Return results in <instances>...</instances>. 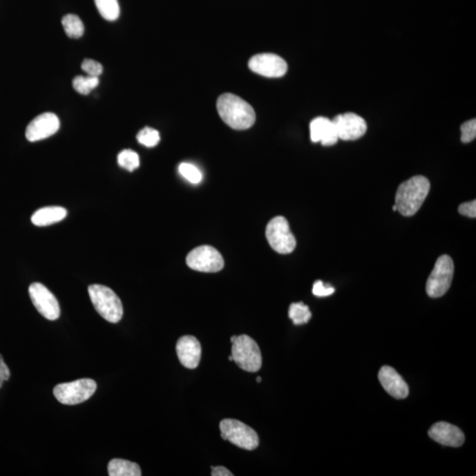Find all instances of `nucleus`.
<instances>
[{
	"mask_svg": "<svg viewBox=\"0 0 476 476\" xmlns=\"http://www.w3.org/2000/svg\"><path fill=\"white\" fill-rule=\"evenodd\" d=\"M429 436L441 445L450 447H461L465 441L461 429L446 421L434 424L429 430Z\"/></svg>",
	"mask_w": 476,
	"mask_h": 476,
	"instance_id": "nucleus-15",
	"label": "nucleus"
},
{
	"mask_svg": "<svg viewBox=\"0 0 476 476\" xmlns=\"http://www.w3.org/2000/svg\"><path fill=\"white\" fill-rule=\"evenodd\" d=\"M95 3L105 20L114 21L120 17V8L117 0H95Z\"/></svg>",
	"mask_w": 476,
	"mask_h": 476,
	"instance_id": "nucleus-21",
	"label": "nucleus"
},
{
	"mask_svg": "<svg viewBox=\"0 0 476 476\" xmlns=\"http://www.w3.org/2000/svg\"><path fill=\"white\" fill-rule=\"evenodd\" d=\"M82 69L88 76H93V77H99L104 71L103 66L93 59H85L82 63Z\"/></svg>",
	"mask_w": 476,
	"mask_h": 476,
	"instance_id": "nucleus-28",
	"label": "nucleus"
},
{
	"mask_svg": "<svg viewBox=\"0 0 476 476\" xmlns=\"http://www.w3.org/2000/svg\"><path fill=\"white\" fill-rule=\"evenodd\" d=\"M249 67L252 72L267 78L283 77L287 71L285 60L272 53L258 54L252 57L249 61Z\"/></svg>",
	"mask_w": 476,
	"mask_h": 476,
	"instance_id": "nucleus-11",
	"label": "nucleus"
},
{
	"mask_svg": "<svg viewBox=\"0 0 476 476\" xmlns=\"http://www.w3.org/2000/svg\"><path fill=\"white\" fill-rule=\"evenodd\" d=\"M211 469H212V473H211V475L212 476H233L234 475L232 474L231 471L229 470V469H227L225 468V466H211Z\"/></svg>",
	"mask_w": 476,
	"mask_h": 476,
	"instance_id": "nucleus-32",
	"label": "nucleus"
},
{
	"mask_svg": "<svg viewBox=\"0 0 476 476\" xmlns=\"http://www.w3.org/2000/svg\"><path fill=\"white\" fill-rule=\"evenodd\" d=\"M220 430L222 439L228 440L242 449L252 450L260 445L256 431L240 421L222 420L220 423Z\"/></svg>",
	"mask_w": 476,
	"mask_h": 476,
	"instance_id": "nucleus-5",
	"label": "nucleus"
},
{
	"mask_svg": "<svg viewBox=\"0 0 476 476\" xmlns=\"http://www.w3.org/2000/svg\"><path fill=\"white\" fill-rule=\"evenodd\" d=\"M97 388L95 380L82 379L56 385L53 389V394L60 403L77 405L91 399Z\"/></svg>",
	"mask_w": 476,
	"mask_h": 476,
	"instance_id": "nucleus-6",
	"label": "nucleus"
},
{
	"mask_svg": "<svg viewBox=\"0 0 476 476\" xmlns=\"http://www.w3.org/2000/svg\"><path fill=\"white\" fill-rule=\"evenodd\" d=\"M310 133L312 142H321L323 146H333L339 140L336 128L333 121L327 117L314 118L310 124Z\"/></svg>",
	"mask_w": 476,
	"mask_h": 476,
	"instance_id": "nucleus-17",
	"label": "nucleus"
},
{
	"mask_svg": "<svg viewBox=\"0 0 476 476\" xmlns=\"http://www.w3.org/2000/svg\"><path fill=\"white\" fill-rule=\"evenodd\" d=\"M335 289L334 287L325 285L321 280H317L313 285V295L318 297H324L333 295Z\"/></svg>",
	"mask_w": 476,
	"mask_h": 476,
	"instance_id": "nucleus-29",
	"label": "nucleus"
},
{
	"mask_svg": "<svg viewBox=\"0 0 476 476\" xmlns=\"http://www.w3.org/2000/svg\"><path fill=\"white\" fill-rule=\"evenodd\" d=\"M231 356L236 365L247 372H257L262 366V356L256 341L248 335L238 336L232 343Z\"/></svg>",
	"mask_w": 476,
	"mask_h": 476,
	"instance_id": "nucleus-4",
	"label": "nucleus"
},
{
	"mask_svg": "<svg viewBox=\"0 0 476 476\" xmlns=\"http://www.w3.org/2000/svg\"><path fill=\"white\" fill-rule=\"evenodd\" d=\"M137 140L142 145L146 146V148H154L160 142V134L158 131L150 128V127H145L140 130Z\"/></svg>",
	"mask_w": 476,
	"mask_h": 476,
	"instance_id": "nucleus-26",
	"label": "nucleus"
},
{
	"mask_svg": "<svg viewBox=\"0 0 476 476\" xmlns=\"http://www.w3.org/2000/svg\"><path fill=\"white\" fill-rule=\"evenodd\" d=\"M175 350L178 359L185 368L196 369L199 366L202 350L198 339L191 335L181 337L178 341Z\"/></svg>",
	"mask_w": 476,
	"mask_h": 476,
	"instance_id": "nucleus-14",
	"label": "nucleus"
},
{
	"mask_svg": "<svg viewBox=\"0 0 476 476\" xmlns=\"http://www.w3.org/2000/svg\"><path fill=\"white\" fill-rule=\"evenodd\" d=\"M62 25L66 34L70 38L77 39L84 34V25L81 19L75 15H67L62 19Z\"/></svg>",
	"mask_w": 476,
	"mask_h": 476,
	"instance_id": "nucleus-20",
	"label": "nucleus"
},
{
	"mask_svg": "<svg viewBox=\"0 0 476 476\" xmlns=\"http://www.w3.org/2000/svg\"><path fill=\"white\" fill-rule=\"evenodd\" d=\"M455 274V264L448 255L437 258L435 267L427 280L426 292L432 298H439L448 292Z\"/></svg>",
	"mask_w": 476,
	"mask_h": 476,
	"instance_id": "nucleus-7",
	"label": "nucleus"
},
{
	"mask_svg": "<svg viewBox=\"0 0 476 476\" xmlns=\"http://www.w3.org/2000/svg\"><path fill=\"white\" fill-rule=\"evenodd\" d=\"M379 379L383 388L392 397L401 399L408 397L410 388L402 377L390 366L382 367Z\"/></svg>",
	"mask_w": 476,
	"mask_h": 476,
	"instance_id": "nucleus-16",
	"label": "nucleus"
},
{
	"mask_svg": "<svg viewBox=\"0 0 476 476\" xmlns=\"http://www.w3.org/2000/svg\"><path fill=\"white\" fill-rule=\"evenodd\" d=\"M236 338H238V336H236V335H234V336H232V337L231 338V343H234V341L236 340Z\"/></svg>",
	"mask_w": 476,
	"mask_h": 476,
	"instance_id": "nucleus-33",
	"label": "nucleus"
},
{
	"mask_svg": "<svg viewBox=\"0 0 476 476\" xmlns=\"http://www.w3.org/2000/svg\"><path fill=\"white\" fill-rule=\"evenodd\" d=\"M59 126L60 122L57 115L50 113L41 114L28 124L26 138L30 142L46 140L55 134Z\"/></svg>",
	"mask_w": 476,
	"mask_h": 476,
	"instance_id": "nucleus-13",
	"label": "nucleus"
},
{
	"mask_svg": "<svg viewBox=\"0 0 476 476\" xmlns=\"http://www.w3.org/2000/svg\"><path fill=\"white\" fill-rule=\"evenodd\" d=\"M289 317L296 325L306 324L312 318V312L303 303H295L290 305Z\"/></svg>",
	"mask_w": 476,
	"mask_h": 476,
	"instance_id": "nucleus-22",
	"label": "nucleus"
},
{
	"mask_svg": "<svg viewBox=\"0 0 476 476\" xmlns=\"http://www.w3.org/2000/svg\"><path fill=\"white\" fill-rule=\"evenodd\" d=\"M430 183L423 175H415L399 185L395 195L397 211L404 216H413L423 206L430 193Z\"/></svg>",
	"mask_w": 476,
	"mask_h": 476,
	"instance_id": "nucleus-2",
	"label": "nucleus"
},
{
	"mask_svg": "<svg viewBox=\"0 0 476 476\" xmlns=\"http://www.w3.org/2000/svg\"><path fill=\"white\" fill-rule=\"evenodd\" d=\"M217 110L222 120L235 130L251 128L256 120L254 108L236 95H220L217 101Z\"/></svg>",
	"mask_w": 476,
	"mask_h": 476,
	"instance_id": "nucleus-1",
	"label": "nucleus"
},
{
	"mask_svg": "<svg viewBox=\"0 0 476 476\" xmlns=\"http://www.w3.org/2000/svg\"><path fill=\"white\" fill-rule=\"evenodd\" d=\"M261 380H262V379L260 378V377H257V382L258 383H260Z\"/></svg>",
	"mask_w": 476,
	"mask_h": 476,
	"instance_id": "nucleus-34",
	"label": "nucleus"
},
{
	"mask_svg": "<svg viewBox=\"0 0 476 476\" xmlns=\"http://www.w3.org/2000/svg\"><path fill=\"white\" fill-rule=\"evenodd\" d=\"M117 162L121 168L132 172L140 167V156L133 150H123L117 156Z\"/></svg>",
	"mask_w": 476,
	"mask_h": 476,
	"instance_id": "nucleus-23",
	"label": "nucleus"
},
{
	"mask_svg": "<svg viewBox=\"0 0 476 476\" xmlns=\"http://www.w3.org/2000/svg\"><path fill=\"white\" fill-rule=\"evenodd\" d=\"M397 210H398V209H397V207H396V205H394V207H392V211H394V212H395V211H397Z\"/></svg>",
	"mask_w": 476,
	"mask_h": 476,
	"instance_id": "nucleus-35",
	"label": "nucleus"
},
{
	"mask_svg": "<svg viewBox=\"0 0 476 476\" xmlns=\"http://www.w3.org/2000/svg\"><path fill=\"white\" fill-rule=\"evenodd\" d=\"M32 303L37 312L49 321H56L60 316V307L56 296L43 284L32 283L28 289Z\"/></svg>",
	"mask_w": 476,
	"mask_h": 476,
	"instance_id": "nucleus-10",
	"label": "nucleus"
},
{
	"mask_svg": "<svg viewBox=\"0 0 476 476\" xmlns=\"http://www.w3.org/2000/svg\"><path fill=\"white\" fill-rule=\"evenodd\" d=\"M266 236L272 249L278 254H292L296 249V238L285 217L276 216L272 219L267 226Z\"/></svg>",
	"mask_w": 476,
	"mask_h": 476,
	"instance_id": "nucleus-8",
	"label": "nucleus"
},
{
	"mask_svg": "<svg viewBox=\"0 0 476 476\" xmlns=\"http://www.w3.org/2000/svg\"><path fill=\"white\" fill-rule=\"evenodd\" d=\"M99 85V77H93V76H77L73 79V86L75 91H77L81 95H88L93 89H95Z\"/></svg>",
	"mask_w": 476,
	"mask_h": 476,
	"instance_id": "nucleus-24",
	"label": "nucleus"
},
{
	"mask_svg": "<svg viewBox=\"0 0 476 476\" xmlns=\"http://www.w3.org/2000/svg\"><path fill=\"white\" fill-rule=\"evenodd\" d=\"M93 305L105 321L116 324L122 319L124 308L117 294L106 286L94 284L88 287Z\"/></svg>",
	"mask_w": 476,
	"mask_h": 476,
	"instance_id": "nucleus-3",
	"label": "nucleus"
},
{
	"mask_svg": "<svg viewBox=\"0 0 476 476\" xmlns=\"http://www.w3.org/2000/svg\"><path fill=\"white\" fill-rule=\"evenodd\" d=\"M459 213L462 216L470 217V218H475L476 216V201L473 200L470 202H466L461 204L459 207Z\"/></svg>",
	"mask_w": 476,
	"mask_h": 476,
	"instance_id": "nucleus-30",
	"label": "nucleus"
},
{
	"mask_svg": "<svg viewBox=\"0 0 476 476\" xmlns=\"http://www.w3.org/2000/svg\"><path fill=\"white\" fill-rule=\"evenodd\" d=\"M108 474L110 476H140L142 469L137 463L122 459H113L108 463Z\"/></svg>",
	"mask_w": 476,
	"mask_h": 476,
	"instance_id": "nucleus-19",
	"label": "nucleus"
},
{
	"mask_svg": "<svg viewBox=\"0 0 476 476\" xmlns=\"http://www.w3.org/2000/svg\"><path fill=\"white\" fill-rule=\"evenodd\" d=\"M11 372L9 370L8 366L6 365L4 359L1 354H0V388H2L3 384L5 381H8L10 379Z\"/></svg>",
	"mask_w": 476,
	"mask_h": 476,
	"instance_id": "nucleus-31",
	"label": "nucleus"
},
{
	"mask_svg": "<svg viewBox=\"0 0 476 476\" xmlns=\"http://www.w3.org/2000/svg\"><path fill=\"white\" fill-rule=\"evenodd\" d=\"M187 264L195 271L217 273L225 267V260L216 248L202 245L189 252L187 257Z\"/></svg>",
	"mask_w": 476,
	"mask_h": 476,
	"instance_id": "nucleus-9",
	"label": "nucleus"
},
{
	"mask_svg": "<svg viewBox=\"0 0 476 476\" xmlns=\"http://www.w3.org/2000/svg\"><path fill=\"white\" fill-rule=\"evenodd\" d=\"M180 173L185 180L189 181L190 183L197 184L202 181L203 175L201 171L196 166L189 164V162H183L178 168Z\"/></svg>",
	"mask_w": 476,
	"mask_h": 476,
	"instance_id": "nucleus-25",
	"label": "nucleus"
},
{
	"mask_svg": "<svg viewBox=\"0 0 476 476\" xmlns=\"http://www.w3.org/2000/svg\"><path fill=\"white\" fill-rule=\"evenodd\" d=\"M67 211L61 207H46L34 213L31 222L38 227H46L61 222L66 218Z\"/></svg>",
	"mask_w": 476,
	"mask_h": 476,
	"instance_id": "nucleus-18",
	"label": "nucleus"
},
{
	"mask_svg": "<svg viewBox=\"0 0 476 476\" xmlns=\"http://www.w3.org/2000/svg\"><path fill=\"white\" fill-rule=\"evenodd\" d=\"M461 130V142L463 143L472 142L476 137V120L475 118L463 124Z\"/></svg>",
	"mask_w": 476,
	"mask_h": 476,
	"instance_id": "nucleus-27",
	"label": "nucleus"
},
{
	"mask_svg": "<svg viewBox=\"0 0 476 476\" xmlns=\"http://www.w3.org/2000/svg\"><path fill=\"white\" fill-rule=\"evenodd\" d=\"M339 140H356L367 132V124L362 117L354 113L338 115L333 120Z\"/></svg>",
	"mask_w": 476,
	"mask_h": 476,
	"instance_id": "nucleus-12",
	"label": "nucleus"
},
{
	"mask_svg": "<svg viewBox=\"0 0 476 476\" xmlns=\"http://www.w3.org/2000/svg\"><path fill=\"white\" fill-rule=\"evenodd\" d=\"M229 361H231V362H232V361H233V357H232V356H229Z\"/></svg>",
	"mask_w": 476,
	"mask_h": 476,
	"instance_id": "nucleus-36",
	"label": "nucleus"
}]
</instances>
